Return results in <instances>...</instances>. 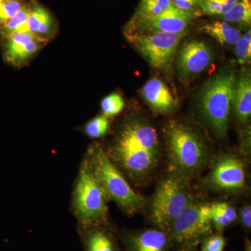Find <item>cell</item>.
I'll return each instance as SVG.
<instances>
[{"label": "cell", "mask_w": 251, "mask_h": 251, "mask_svg": "<svg viewBox=\"0 0 251 251\" xmlns=\"http://www.w3.org/2000/svg\"><path fill=\"white\" fill-rule=\"evenodd\" d=\"M107 154L133 182L143 184L152 175L161 157L156 129L143 119L125 124Z\"/></svg>", "instance_id": "6da1fadb"}, {"label": "cell", "mask_w": 251, "mask_h": 251, "mask_svg": "<svg viewBox=\"0 0 251 251\" xmlns=\"http://www.w3.org/2000/svg\"><path fill=\"white\" fill-rule=\"evenodd\" d=\"M167 153L173 174L187 179L207 165L210 151L205 140L194 128L178 121L166 127Z\"/></svg>", "instance_id": "7a4b0ae2"}, {"label": "cell", "mask_w": 251, "mask_h": 251, "mask_svg": "<svg viewBox=\"0 0 251 251\" xmlns=\"http://www.w3.org/2000/svg\"><path fill=\"white\" fill-rule=\"evenodd\" d=\"M109 201L86 156L80 166L72 200L74 214L82 228L106 224Z\"/></svg>", "instance_id": "3957f363"}, {"label": "cell", "mask_w": 251, "mask_h": 251, "mask_svg": "<svg viewBox=\"0 0 251 251\" xmlns=\"http://www.w3.org/2000/svg\"><path fill=\"white\" fill-rule=\"evenodd\" d=\"M94 174L97 176L109 200L114 201L126 213L132 214L143 207L145 199L130 186L120 170L99 145H92L87 156Z\"/></svg>", "instance_id": "277c9868"}, {"label": "cell", "mask_w": 251, "mask_h": 251, "mask_svg": "<svg viewBox=\"0 0 251 251\" xmlns=\"http://www.w3.org/2000/svg\"><path fill=\"white\" fill-rule=\"evenodd\" d=\"M236 78L233 69H225L206 82L200 95V111L219 138L227 135Z\"/></svg>", "instance_id": "5b68a950"}, {"label": "cell", "mask_w": 251, "mask_h": 251, "mask_svg": "<svg viewBox=\"0 0 251 251\" xmlns=\"http://www.w3.org/2000/svg\"><path fill=\"white\" fill-rule=\"evenodd\" d=\"M192 201L186 179L172 174L158 185L151 205L153 224L163 231H170L172 225Z\"/></svg>", "instance_id": "8992f818"}, {"label": "cell", "mask_w": 251, "mask_h": 251, "mask_svg": "<svg viewBox=\"0 0 251 251\" xmlns=\"http://www.w3.org/2000/svg\"><path fill=\"white\" fill-rule=\"evenodd\" d=\"M185 34L135 31L125 36L151 67L166 70L171 67Z\"/></svg>", "instance_id": "52a82bcc"}, {"label": "cell", "mask_w": 251, "mask_h": 251, "mask_svg": "<svg viewBox=\"0 0 251 251\" xmlns=\"http://www.w3.org/2000/svg\"><path fill=\"white\" fill-rule=\"evenodd\" d=\"M210 204L191 201L172 225V239L181 247L194 245L212 232Z\"/></svg>", "instance_id": "ba28073f"}, {"label": "cell", "mask_w": 251, "mask_h": 251, "mask_svg": "<svg viewBox=\"0 0 251 251\" xmlns=\"http://www.w3.org/2000/svg\"><path fill=\"white\" fill-rule=\"evenodd\" d=\"M206 181L211 187L218 191L238 192L246 184L244 164L232 155L221 156L213 165Z\"/></svg>", "instance_id": "9c48e42d"}, {"label": "cell", "mask_w": 251, "mask_h": 251, "mask_svg": "<svg viewBox=\"0 0 251 251\" xmlns=\"http://www.w3.org/2000/svg\"><path fill=\"white\" fill-rule=\"evenodd\" d=\"M214 54L205 43L196 40L185 43L178 54L177 70L185 82L191 80L209 67Z\"/></svg>", "instance_id": "30bf717a"}, {"label": "cell", "mask_w": 251, "mask_h": 251, "mask_svg": "<svg viewBox=\"0 0 251 251\" xmlns=\"http://www.w3.org/2000/svg\"><path fill=\"white\" fill-rule=\"evenodd\" d=\"M200 15V11H184L174 5L159 16L143 23L134 31L163 32L171 34L186 33L193 20Z\"/></svg>", "instance_id": "8fae6325"}, {"label": "cell", "mask_w": 251, "mask_h": 251, "mask_svg": "<svg viewBox=\"0 0 251 251\" xmlns=\"http://www.w3.org/2000/svg\"><path fill=\"white\" fill-rule=\"evenodd\" d=\"M6 39L5 58L16 67L27 62L46 43L28 31L14 33Z\"/></svg>", "instance_id": "7c38bea8"}, {"label": "cell", "mask_w": 251, "mask_h": 251, "mask_svg": "<svg viewBox=\"0 0 251 251\" xmlns=\"http://www.w3.org/2000/svg\"><path fill=\"white\" fill-rule=\"evenodd\" d=\"M142 94L153 111L159 114H170L176 110L177 100L163 81L153 77L142 88Z\"/></svg>", "instance_id": "4fadbf2b"}, {"label": "cell", "mask_w": 251, "mask_h": 251, "mask_svg": "<svg viewBox=\"0 0 251 251\" xmlns=\"http://www.w3.org/2000/svg\"><path fill=\"white\" fill-rule=\"evenodd\" d=\"M232 106L241 123H248L251 116V77L247 72L236 78L232 92Z\"/></svg>", "instance_id": "5bb4252c"}, {"label": "cell", "mask_w": 251, "mask_h": 251, "mask_svg": "<svg viewBox=\"0 0 251 251\" xmlns=\"http://www.w3.org/2000/svg\"><path fill=\"white\" fill-rule=\"evenodd\" d=\"M128 251H168V238L161 229H146L126 239Z\"/></svg>", "instance_id": "9a60e30c"}, {"label": "cell", "mask_w": 251, "mask_h": 251, "mask_svg": "<svg viewBox=\"0 0 251 251\" xmlns=\"http://www.w3.org/2000/svg\"><path fill=\"white\" fill-rule=\"evenodd\" d=\"M172 0H140L136 11L125 27V34L134 32L147 21L159 16L173 6Z\"/></svg>", "instance_id": "2e32d148"}, {"label": "cell", "mask_w": 251, "mask_h": 251, "mask_svg": "<svg viewBox=\"0 0 251 251\" xmlns=\"http://www.w3.org/2000/svg\"><path fill=\"white\" fill-rule=\"evenodd\" d=\"M83 229L85 251H119L111 234L100 226Z\"/></svg>", "instance_id": "e0dca14e"}, {"label": "cell", "mask_w": 251, "mask_h": 251, "mask_svg": "<svg viewBox=\"0 0 251 251\" xmlns=\"http://www.w3.org/2000/svg\"><path fill=\"white\" fill-rule=\"evenodd\" d=\"M211 36L222 45L234 46L242 36V32L225 21H214L204 25L200 29Z\"/></svg>", "instance_id": "ac0fdd59"}, {"label": "cell", "mask_w": 251, "mask_h": 251, "mask_svg": "<svg viewBox=\"0 0 251 251\" xmlns=\"http://www.w3.org/2000/svg\"><path fill=\"white\" fill-rule=\"evenodd\" d=\"M210 212L213 227L219 232L229 227L237 219V211L227 202L213 203L210 204Z\"/></svg>", "instance_id": "d6986e66"}, {"label": "cell", "mask_w": 251, "mask_h": 251, "mask_svg": "<svg viewBox=\"0 0 251 251\" xmlns=\"http://www.w3.org/2000/svg\"><path fill=\"white\" fill-rule=\"evenodd\" d=\"M225 22L236 23L250 26L251 23V0H239L221 16Z\"/></svg>", "instance_id": "ffe728a7"}, {"label": "cell", "mask_w": 251, "mask_h": 251, "mask_svg": "<svg viewBox=\"0 0 251 251\" xmlns=\"http://www.w3.org/2000/svg\"><path fill=\"white\" fill-rule=\"evenodd\" d=\"M29 11V6L23 4L22 8L14 17L5 23L4 25L0 27L1 35L6 39L14 33L23 32V29L27 23Z\"/></svg>", "instance_id": "44dd1931"}, {"label": "cell", "mask_w": 251, "mask_h": 251, "mask_svg": "<svg viewBox=\"0 0 251 251\" xmlns=\"http://www.w3.org/2000/svg\"><path fill=\"white\" fill-rule=\"evenodd\" d=\"M239 0H201L199 6L203 14L222 16Z\"/></svg>", "instance_id": "7402d4cb"}, {"label": "cell", "mask_w": 251, "mask_h": 251, "mask_svg": "<svg viewBox=\"0 0 251 251\" xmlns=\"http://www.w3.org/2000/svg\"><path fill=\"white\" fill-rule=\"evenodd\" d=\"M110 128V120L105 115L94 117L85 126L86 135L92 138H100L108 133Z\"/></svg>", "instance_id": "603a6c76"}, {"label": "cell", "mask_w": 251, "mask_h": 251, "mask_svg": "<svg viewBox=\"0 0 251 251\" xmlns=\"http://www.w3.org/2000/svg\"><path fill=\"white\" fill-rule=\"evenodd\" d=\"M102 111L107 117H114L119 115L125 106V100L120 94L113 93L107 96L102 100Z\"/></svg>", "instance_id": "cb8c5ba5"}, {"label": "cell", "mask_w": 251, "mask_h": 251, "mask_svg": "<svg viewBox=\"0 0 251 251\" xmlns=\"http://www.w3.org/2000/svg\"><path fill=\"white\" fill-rule=\"evenodd\" d=\"M46 11L47 10L44 6L35 2L29 6L27 21L23 31H28L36 35L38 28Z\"/></svg>", "instance_id": "d4e9b609"}, {"label": "cell", "mask_w": 251, "mask_h": 251, "mask_svg": "<svg viewBox=\"0 0 251 251\" xmlns=\"http://www.w3.org/2000/svg\"><path fill=\"white\" fill-rule=\"evenodd\" d=\"M235 55L240 64H247L251 62V31L249 29L246 34L241 36L236 43Z\"/></svg>", "instance_id": "484cf974"}, {"label": "cell", "mask_w": 251, "mask_h": 251, "mask_svg": "<svg viewBox=\"0 0 251 251\" xmlns=\"http://www.w3.org/2000/svg\"><path fill=\"white\" fill-rule=\"evenodd\" d=\"M23 6L20 0H4L0 8V27L14 17Z\"/></svg>", "instance_id": "4316f807"}, {"label": "cell", "mask_w": 251, "mask_h": 251, "mask_svg": "<svg viewBox=\"0 0 251 251\" xmlns=\"http://www.w3.org/2000/svg\"><path fill=\"white\" fill-rule=\"evenodd\" d=\"M201 251H224L226 245V240L221 234L217 233L206 236L202 239Z\"/></svg>", "instance_id": "83f0119b"}, {"label": "cell", "mask_w": 251, "mask_h": 251, "mask_svg": "<svg viewBox=\"0 0 251 251\" xmlns=\"http://www.w3.org/2000/svg\"><path fill=\"white\" fill-rule=\"evenodd\" d=\"M201 0H172L173 4L178 9L184 11H193L196 6H199Z\"/></svg>", "instance_id": "f1b7e54d"}, {"label": "cell", "mask_w": 251, "mask_h": 251, "mask_svg": "<svg viewBox=\"0 0 251 251\" xmlns=\"http://www.w3.org/2000/svg\"><path fill=\"white\" fill-rule=\"evenodd\" d=\"M239 216L244 227L248 229L251 227V207L247 205L242 207L239 211Z\"/></svg>", "instance_id": "f546056e"}, {"label": "cell", "mask_w": 251, "mask_h": 251, "mask_svg": "<svg viewBox=\"0 0 251 251\" xmlns=\"http://www.w3.org/2000/svg\"><path fill=\"white\" fill-rule=\"evenodd\" d=\"M251 243L249 241H247V245H246L245 251H251Z\"/></svg>", "instance_id": "4dcf8cb0"}, {"label": "cell", "mask_w": 251, "mask_h": 251, "mask_svg": "<svg viewBox=\"0 0 251 251\" xmlns=\"http://www.w3.org/2000/svg\"><path fill=\"white\" fill-rule=\"evenodd\" d=\"M4 0H0V8L2 6L3 3H4Z\"/></svg>", "instance_id": "1f68e13d"}]
</instances>
